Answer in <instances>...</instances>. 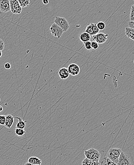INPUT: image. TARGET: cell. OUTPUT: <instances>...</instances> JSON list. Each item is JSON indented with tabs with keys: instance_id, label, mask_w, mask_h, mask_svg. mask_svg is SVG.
<instances>
[{
	"instance_id": "5",
	"label": "cell",
	"mask_w": 134,
	"mask_h": 165,
	"mask_svg": "<svg viewBox=\"0 0 134 165\" xmlns=\"http://www.w3.org/2000/svg\"><path fill=\"white\" fill-rule=\"evenodd\" d=\"M50 31L52 36L58 38H60L64 32L61 27L54 23L51 25L50 28Z\"/></svg>"
},
{
	"instance_id": "8",
	"label": "cell",
	"mask_w": 134,
	"mask_h": 165,
	"mask_svg": "<svg viewBox=\"0 0 134 165\" xmlns=\"http://www.w3.org/2000/svg\"><path fill=\"white\" fill-rule=\"evenodd\" d=\"M118 165H132L129 156L122 151L120 154Z\"/></svg>"
},
{
	"instance_id": "20",
	"label": "cell",
	"mask_w": 134,
	"mask_h": 165,
	"mask_svg": "<svg viewBox=\"0 0 134 165\" xmlns=\"http://www.w3.org/2000/svg\"><path fill=\"white\" fill-rule=\"evenodd\" d=\"M18 1L20 4L22 8H25L28 6L30 4V0H18Z\"/></svg>"
},
{
	"instance_id": "30",
	"label": "cell",
	"mask_w": 134,
	"mask_h": 165,
	"mask_svg": "<svg viewBox=\"0 0 134 165\" xmlns=\"http://www.w3.org/2000/svg\"><path fill=\"white\" fill-rule=\"evenodd\" d=\"M24 165H34V164H31L30 163L27 162L26 163V164Z\"/></svg>"
},
{
	"instance_id": "3",
	"label": "cell",
	"mask_w": 134,
	"mask_h": 165,
	"mask_svg": "<svg viewBox=\"0 0 134 165\" xmlns=\"http://www.w3.org/2000/svg\"><path fill=\"white\" fill-rule=\"evenodd\" d=\"M54 23L62 28L63 32L68 31L70 27L68 21L65 17L56 16L54 18Z\"/></svg>"
},
{
	"instance_id": "11",
	"label": "cell",
	"mask_w": 134,
	"mask_h": 165,
	"mask_svg": "<svg viewBox=\"0 0 134 165\" xmlns=\"http://www.w3.org/2000/svg\"><path fill=\"white\" fill-rule=\"evenodd\" d=\"M60 78L62 80H66L69 76L70 74L67 68H63L60 69L58 72Z\"/></svg>"
},
{
	"instance_id": "4",
	"label": "cell",
	"mask_w": 134,
	"mask_h": 165,
	"mask_svg": "<svg viewBox=\"0 0 134 165\" xmlns=\"http://www.w3.org/2000/svg\"><path fill=\"white\" fill-rule=\"evenodd\" d=\"M10 4L11 11L15 14H20L22 11V7L21 6L18 0H9Z\"/></svg>"
},
{
	"instance_id": "1",
	"label": "cell",
	"mask_w": 134,
	"mask_h": 165,
	"mask_svg": "<svg viewBox=\"0 0 134 165\" xmlns=\"http://www.w3.org/2000/svg\"><path fill=\"white\" fill-rule=\"evenodd\" d=\"M121 152V149L119 148H116V147L111 148L107 153L106 157H108L113 162L118 164L120 154Z\"/></svg>"
},
{
	"instance_id": "6",
	"label": "cell",
	"mask_w": 134,
	"mask_h": 165,
	"mask_svg": "<svg viewBox=\"0 0 134 165\" xmlns=\"http://www.w3.org/2000/svg\"><path fill=\"white\" fill-rule=\"evenodd\" d=\"M108 34H105L103 33H98L95 36H93V39L98 44H103L108 40Z\"/></svg>"
},
{
	"instance_id": "33",
	"label": "cell",
	"mask_w": 134,
	"mask_h": 165,
	"mask_svg": "<svg viewBox=\"0 0 134 165\" xmlns=\"http://www.w3.org/2000/svg\"><path fill=\"white\" fill-rule=\"evenodd\" d=\"M0 101H1V98H0Z\"/></svg>"
},
{
	"instance_id": "19",
	"label": "cell",
	"mask_w": 134,
	"mask_h": 165,
	"mask_svg": "<svg viewBox=\"0 0 134 165\" xmlns=\"http://www.w3.org/2000/svg\"><path fill=\"white\" fill-rule=\"evenodd\" d=\"M14 132H15V135L20 137L24 136L26 133V131L24 129L18 128H16L14 130Z\"/></svg>"
},
{
	"instance_id": "34",
	"label": "cell",
	"mask_w": 134,
	"mask_h": 165,
	"mask_svg": "<svg viewBox=\"0 0 134 165\" xmlns=\"http://www.w3.org/2000/svg\"></svg>"
},
{
	"instance_id": "25",
	"label": "cell",
	"mask_w": 134,
	"mask_h": 165,
	"mask_svg": "<svg viewBox=\"0 0 134 165\" xmlns=\"http://www.w3.org/2000/svg\"><path fill=\"white\" fill-rule=\"evenodd\" d=\"M91 46H92V48L94 50H97L99 48V44L96 42V41H93L91 42Z\"/></svg>"
},
{
	"instance_id": "22",
	"label": "cell",
	"mask_w": 134,
	"mask_h": 165,
	"mask_svg": "<svg viewBox=\"0 0 134 165\" xmlns=\"http://www.w3.org/2000/svg\"><path fill=\"white\" fill-rule=\"evenodd\" d=\"M83 44H84L85 48L87 50H90L92 49V46H91V42H90V41L86 42L85 43H83Z\"/></svg>"
},
{
	"instance_id": "16",
	"label": "cell",
	"mask_w": 134,
	"mask_h": 165,
	"mask_svg": "<svg viewBox=\"0 0 134 165\" xmlns=\"http://www.w3.org/2000/svg\"><path fill=\"white\" fill-rule=\"evenodd\" d=\"M28 162L34 165H41L42 164V160L39 158H37L36 156H31L29 158Z\"/></svg>"
},
{
	"instance_id": "15",
	"label": "cell",
	"mask_w": 134,
	"mask_h": 165,
	"mask_svg": "<svg viewBox=\"0 0 134 165\" xmlns=\"http://www.w3.org/2000/svg\"><path fill=\"white\" fill-rule=\"evenodd\" d=\"M90 38H91V36H90V34L87 33L86 32H83L80 34V41L83 42V43L90 41Z\"/></svg>"
},
{
	"instance_id": "18",
	"label": "cell",
	"mask_w": 134,
	"mask_h": 165,
	"mask_svg": "<svg viewBox=\"0 0 134 165\" xmlns=\"http://www.w3.org/2000/svg\"><path fill=\"white\" fill-rule=\"evenodd\" d=\"M101 165H118V164L113 162L108 157H105L103 159Z\"/></svg>"
},
{
	"instance_id": "2",
	"label": "cell",
	"mask_w": 134,
	"mask_h": 165,
	"mask_svg": "<svg viewBox=\"0 0 134 165\" xmlns=\"http://www.w3.org/2000/svg\"><path fill=\"white\" fill-rule=\"evenodd\" d=\"M84 154L86 158L94 161L99 162L101 157V154L98 150L94 148L85 150Z\"/></svg>"
},
{
	"instance_id": "7",
	"label": "cell",
	"mask_w": 134,
	"mask_h": 165,
	"mask_svg": "<svg viewBox=\"0 0 134 165\" xmlns=\"http://www.w3.org/2000/svg\"><path fill=\"white\" fill-rule=\"evenodd\" d=\"M99 31L97 26V24L91 23L87 25L85 32L90 34L91 36H93L99 33Z\"/></svg>"
},
{
	"instance_id": "27",
	"label": "cell",
	"mask_w": 134,
	"mask_h": 165,
	"mask_svg": "<svg viewBox=\"0 0 134 165\" xmlns=\"http://www.w3.org/2000/svg\"><path fill=\"white\" fill-rule=\"evenodd\" d=\"M4 68H5L7 70H9V69H10L11 68V65L9 63H5L4 65Z\"/></svg>"
},
{
	"instance_id": "21",
	"label": "cell",
	"mask_w": 134,
	"mask_h": 165,
	"mask_svg": "<svg viewBox=\"0 0 134 165\" xmlns=\"http://www.w3.org/2000/svg\"><path fill=\"white\" fill-rule=\"evenodd\" d=\"M97 26L99 30H104L105 28V24L103 22H99L97 23Z\"/></svg>"
},
{
	"instance_id": "28",
	"label": "cell",
	"mask_w": 134,
	"mask_h": 165,
	"mask_svg": "<svg viewBox=\"0 0 134 165\" xmlns=\"http://www.w3.org/2000/svg\"><path fill=\"white\" fill-rule=\"evenodd\" d=\"M128 25L129 27L134 29V21H130L128 23Z\"/></svg>"
},
{
	"instance_id": "17",
	"label": "cell",
	"mask_w": 134,
	"mask_h": 165,
	"mask_svg": "<svg viewBox=\"0 0 134 165\" xmlns=\"http://www.w3.org/2000/svg\"><path fill=\"white\" fill-rule=\"evenodd\" d=\"M99 162H96L90 160L87 158H85L82 162V165H99Z\"/></svg>"
},
{
	"instance_id": "12",
	"label": "cell",
	"mask_w": 134,
	"mask_h": 165,
	"mask_svg": "<svg viewBox=\"0 0 134 165\" xmlns=\"http://www.w3.org/2000/svg\"><path fill=\"white\" fill-rule=\"evenodd\" d=\"M14 117L11 115H8L6 116V121H5V127L7 128H10L13 126L14 123Z\"/></svg>"
},
{
	"instance_id": "13",
	"label": "cell",
	"mask_w": 134,
	"mask_h": 165,
	"mask_svg": "<svg viewBox=\"0 0 134 165\" xmlns=\"http://www.w3.org/2000/svg\"><path fill=\"white\" fill-rule=\"evenodd\" d=\"M125 33L128 38H130L134 41V29L129 27H126L125 29Z\"/></svg>"
},
{
	"instance_id": "31",
	"label": "cell",
	"mask_w": 134,
	"mask_h": 165,
	"mask_svg": "<svg viewBox=\"0 0 134 165\" xmlns=\"http://www.w3.org/2000/svg\"><path fill=\"white\" fill-rule=\"evenodd\" d=\"M3 110H4V108H3V107L1 105H0V112L3 111Z\"/></svg>"
},
{
	"instance_id": "9",
	"label": "cell",
	"mask_w": 134,
	"mask_h": 165,
	"mask_svg": "<svg viewBox=\"0 0 134 165\" xmlns=\"http://www.w3.org/2000/svg\"><path fill=\"white\" fill-rule=\"evenodd\" d=\"M70 75L72 76H76L80 73V68L79 65L76 64H70L67 68Z\"/></svg>"
},
{
	"instance_id": "23",
	"label": "cell",
	"mask_w": 134,
	"mask_h": 165,
	"mask_svg": "<svg viewBox=\"0 0 134 165\" xmlns=\"http://www.w3.org/2000/svg\"><path fill=\"white\" fill-rule=\"evenodd\" d=\"M5 121H6V116L1 115L0 116V124L1 126H4Z\"/></svg>"
},
{
	"instance_id": "24",
	"label": "cell",
	"mask_w": 134,
	"mask_h": 165,
	"mask_svg": "<svg viewBox=\"0 0 134 165\" xmlns=\"http://www.w3.org/2000/svg\"><path fill=\"white\" fill-rule=\"evenodd\" d=\"M130 20V21H134V4L132 6L131 8Z\"/></svg>"
},
{
	"instance_id": "26",
	"label": "cell",
	"mask_w": 134,
	"mask_h": 165,
	"mask_svg": "<svg viewBox=\"0 0 134 165\" xmlns=\"http://www.w3.org/2000/svg\"><path fill=\"white\" fill-rule=\"evenodd\" d=\"M5 47V43L3 40L0 39V51H3Z\"/></svg>"
},
{
	"instance_id": "32",
	"label": "cell",
	"mask_w": 134,
	"mask_h": 165,
	"mask_svg": "<svg viewBox=\"0 0 134 165\" xmlns=\"http://www.w3.org/2000/svg\"><path fill=\"white\" fill-rule=\"evenodd\" d=\"M2 56V51H0V58H1Z\"/></svg>"
},
{
	"instance_id": "29",
	"label": "cell",
	"mask_w": 134,
	"mask_h": 165,
	"mask_svg": "<svg viewBox=\"0 0 134 165\" xmlns=\"http://www.w3.org/2000/svg\"><path fill=\"white\" fill-rule=\"evenodd\" d=\"M43 3L44 4H49V0H43Z\"/></svg>"
},
{
	"instance_id": "14",
	"label": "cell",
	"mask_w": 134,
	"mask_h": 165,
	"mask_svg": "<svg viewBox=\"0 0 134 165\" xmlns=\"http://www.w3.org/2000/svg\"><path fill=\"white\" fill-rule=\"evenodd\" d=\"M14 118L18 120V123H17L16 125V128H21V129H24V128L26 127V121H23L22 118L20 117H15Z\"/></svg>"
},
{
	"instance_id": "10",
	"label": "cell",
	"mask_w": 134,
	"mask_h": 165,
	"mask_svg": "<svg viewBox=\"0 0 134 165\" xmlns=\"http://www.w3.org/2000/svg\"><path fill=\"white\" fill-rule=\"evenodd\" d=\"M0 11L4 13L11 11L9 0H0Z\"/></svg>"
}]
</instances>
